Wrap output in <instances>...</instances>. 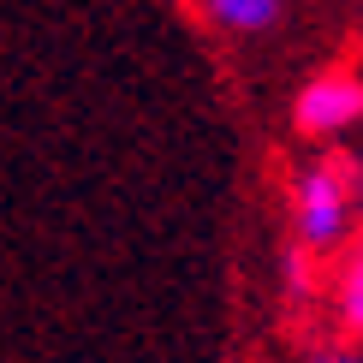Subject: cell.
I'll return each mask as SVG.
<instances>
[{"instance_id":"7a4b0ae2","label":"cell","mask_w":363,"mask_h":363,"mask_svg":"<svg viewBox=\"0 0 363 363\" xmlns=\"http://www.w3.org/2000/svg\"><path fill=\"white\" fill-rule=\"evenodd\" d=\"M352 119H363V78L352 72H322L298 89L292 101V125L304 138H328V131H345Z\"/></svg>"},{"instance_id":"277c9868","label":"cell","mask_w":363,"mask_h":363,"mask_svg":"<svg viewBox=\"0 0 363 363\" xmlns=\"http://www.w3.org/2000/svg\"><path fill=\"white\" fill-rule=\"evenodd\" d=\"M340 322L345 334H363V238L352 245V262L340 274Z\"/></svg>"},{"instance_id":"6da1fadb","label":"cell","mask_w":363,"mask_h":363,"mask_svg":"<svg viewBox=\"0 0 363 363\" xmlns=\"http://www.w3.org/2000/svg\"><path fill=\"white\" fill-rule=\"evenodd\" d=\"M352 185L357 167L352 155H328L322 167H304L292 185V233L304 250H334L352 226Z\"/></svg>"},{"instance_id":"3957f363","label":"cell","mask_w":363,"mask_h":363,"mask_svg":"<svg viewBox=\"0 0 363 363\" xmlns=\"http://www.w3.org/2000/svg\"><path fill=\"white\" fill-rule=\"evenodd\" d=\"M196 12H203L208 24L233 30V36H256V30H274L286 0H196Z\"/></svg>"}]
</instances>
